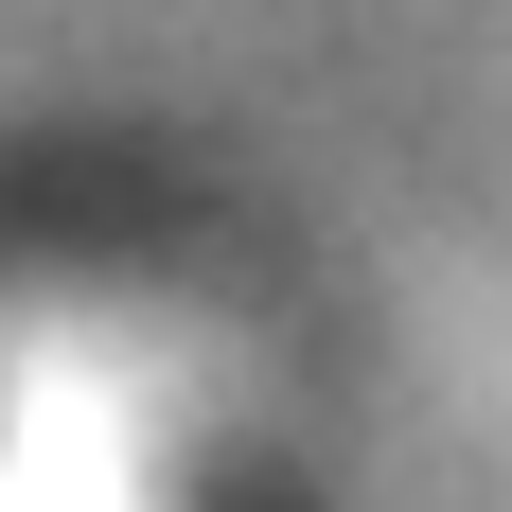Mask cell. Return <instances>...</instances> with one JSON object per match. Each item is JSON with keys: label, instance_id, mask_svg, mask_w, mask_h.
<instances>
[]
</instances>
